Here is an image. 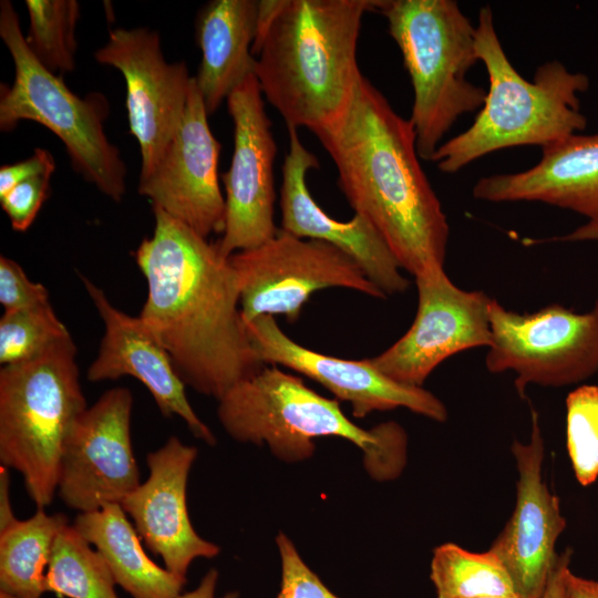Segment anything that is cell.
Wrapping results in <instances>:
<instances>
[{
    "mask_svg": "<svg viewBox=\"0 0 598 598\" xmlns=\"http://www.w3.org/2000/svg\"><path fill=\"white\" fill-rule=\"evenodd\" d=\"M52 173L48 171L23 179L0 197L1 207L14 230L25 231L33 224L48 197Z\"/></svg>",
    "mask_w": 598,
    "mask_h": 598,
    "instance_id": "31",
    "label": "cell"
},
{
    "mask_svg": "<svg viewBox=\"0 0 598 598\" xmlns=\"http://www.w3.org/2000/svg\"><path fill=\"white\" fill-rule=\"evenodd\" d=\"M571 555L573 550L570 548L558 554L542 598H568L566 576L570 570Z\"/></svg>",
    "mask_w": 598,
    "mask_h": 598,
    "instance_id": "34",
    "label": "cell"
},
{
    "mask_svg": "<svg viewBox=\"0 0 598 598\" xmlns=\"http://www.w3.org/2000/svg\"><path fill=\"white\" fill-rule=\"evenodd\" d=\"M419 305L410 329L391 347L370 358L388 378L422 386L447 358L492 344L489 298L482 290L458 288L444 269L417 275Z\"/></svg>",
    "mask_w": 598,
    "mask_h": 598,
    "instance_id": "12",
    "label": "cell"
},
{
    "mask_svg": "<svg viewBox=\"0 0 598 598\" xmlns=\"http://www.w3.org/2000/svg\"><path fill=\"white\" fill-rule=\"evenodd\" d=\"M116 581L101 554L65 525L56 536L45 574L47 592L60 598H118Z\"/></svg>",
    "mask_w": 598,
    "mask_h": 598,
    "instance_id": "26",
    "label": "cell"
},
{
    "mask_svg": "<svg viewBox=\"0 0 598 598\" xmlns=\"http://www.w3.org/2000/svg\"><path fill=\"white\" fill-rule=\"evenodd\" d=\"M153 207V206H152ZM155 225L135 251L147 285L140 318L196 392L219 400L261 368L241 317L229 257L153 207Z\"/></svg>",
    "mask_w": 598,
    "mask_h": 598,
    "instance_id": "1",
    "label": "cell"
},
{
    "mask_svg": "<svg viewBox=\"0 0 598 598\" xmlns=\"http://www.w3.org/2000/svg\"><path fill=\"white\" fill-rule=\"evenodd\" d=\"M72 337L0 369V462L23 478L38 508L56 495L68 436L87 408Z\"/></svg>",
    "mask_w": 598,
    "mask_h": 598,
    "instance_id": "7",
    "label": "cell"
},
{
    "mask_svg": "<svg viewBox=\"0 0 598 598\" xmlns=\"http://www.w3.org/2000/svg\"><path fill=\"white\" fill-rule=\"evenodd\" d=\"M226 102L234 123V151L230 166L221 175L226 217L217 245L221 255L230 257L260 246L279 229L275 224L277 145L255 73Z\"/></svg>",
    "mask_w": 598,
    "mask_h": 598,
    "instance_id": "11",
    "label": "cell"
},
{
    "mask_svg": "<svg viewBox=\"0 0 598 598\" xmlns=\"http://www.w3.org/2000/svg\"><path fill=\"white\" fill-rule=\"evenodd\" d=\"M132 392L105 391L75 421L64 445L56 495L79 513L97 511L122 499L140 484L133 453Z\"/></svg>",
    "mask_w": 598,
    "mask_h": 598,
    "instance_id": "13",
    "label": "cell"
},
{
    "mask_svg": "<svg viewBox=\"0 0 598 598\" xmlns=\"http://www.w3.org/2000/svg\"><path fill=\"white\" fill-rule=\"evenodd\" d=\"M0 598H19V597L12 596V595L7 594L4 591H0Z\"/></svg>",
    "mask_w": 598,
    "mask_h": 598,
    "instance_id": "39",
    "label": "cell"
},
{
    "mask_svg": "<svg viewBox=\"0 0 598 598\" xmlns=\"http://www.w3.org/2000/svg\"><path fill=\"white\" fill-rule=\"evenodd\" d=\"M488 313L492 344L486 369L514 372L522 399L528 384L564 388L598 372V298L584 313L558 303L518 313L492 299Z\"/></svg>",
    "mask_w": 598,
    "mask_h": 598,
    "instance_id": "9",
    "label": "cell"
},
{
    "mask_svg": "<svg viewBox=\"0 0 598 598\" xmlns=\"http://www.w3.org/2000/svg\"><path fill=\"white\" fill-rule=\"evenodd\" d=\"M0 37L14 64L12 84L0 86V130L11 131L20 121L45 126L62 141L74 169L104 195L121 202L126 167L104 131L110 112L104 95L91 93L82 99L62 76L43 66L29 49L8 0L0 2Z\"/></svg>",
    "mask_w": 598,
    "mask_h": 598,
    "instance_id": "8",
    "label": "cell"
},
{
    "mask_svg": "<svg viewBox=\"0 0 598 598\" xmlns=\"http://www.w3.org/2000/svg\"><path fill=\"white\" fill-rule=\"evenodd\" d=\"M380 0L258 1L254 73L287 128L313 134L348 112L362 75L357 48L362 18Z\"/></svg>",
    "mask_w": 598,
    "mask_h": 598,
    "instance_id": "3",
    "label": "cell"
},
{
    "mask_svg": "<svg viewBox=\"0 0 598 598\" xmlns=\"http://www.w3.org/2000/svg\"><path fill=\"white\" fill-rule=\"evenodd\" d=\"M289 150L282 165L280 189L281 230L303 239L331 244L349 255L367 278L386 297L410 287L389 246L363 216L348 221L329 216L312 198L307 175L319 167L318 157L300 141L298 130L288 127Z\"/></svg>",
    "mask_w": 598,
    "mask_h": 598,
    "instance_id": "20",
    "label": "cell"
},
{
    "mask_svg": "<svg viewBox=\"0 0 598 598\" xmlns=\"http://www.w3.org/2000/svg\"><path fill=\"white\" fill-rule=\"evenodd\" d=\"M229 261L238 280L244 322L281 315L293 323L313 292L332 287L386 298L338 247L298 238L280 228L260 246L235 252Z\"/></svg>",
    "mask_w": 598,
    "mask_h": 598,
    "instance_id": "10",
    "label": "cell"
},
{
    "mask_svg": "<svg viewBox=\"0 0 598 598\" xmlns=\"http://www.w3.org/2000/svg\"><path fill=\"white\" fill-rule=\"evenodd\" d=\"M69 524L62 513L44 508L0 533V591L19 598H41L56 536Z\"/></svg>",
    "mask_w": 598,
    "mask_h": 598,
    "instance_id": "24",
    "label": "cell"
},
{
    "mask_svg": "<svg viewBox=\"0 0 598 598\" xmlns=\"http://www.w3.org/2000/svg\"><path fill=\"white\" fill-rule=\"evenodd\" d=\"M9 467L0 466V533L4 532L19 519L14 515L10 497V473Z\"/></svg>",
    "mask_w": 598,
    "mask_h": 598,
    "instance_id": "35",
    "label": "cell"
},
{
    "mask_svg": "<svg viewBox=\"0 0 598 598\" xmlns=\"http://www.w3.org/2000/svg\"><path fill=\"white\" fill-rule=\"evenodd\" d=\"M217 401V417L233 440L265 444L280 461L308 460L316 439L337 436L362 450L372 478H395L405 465L408 439L401 425L385 422L361 429L344 415L337 399L320 395L278 365H265Z\"/></svg>",
    "mask_w": 598,
    "mask_h": 598,
    "instance_id": "4",
    "label": "cell"
},
{
    "mask_svg": "<svg viewBox=\"0 0 598 598\" xmlns=\"http://www.w3.org/2000/svg\"><path fill=\"white\" fill-rule=\"evenodd\" d=\"M197 453L195 446L171 436L147 454V480L120 503L147 548L183 577L195 559L220 553L218 545L197 534L188 515L186 488Z\"/></svg>",
    "mask_w": 598,
    "mask_h": 598,
    "instance_id": "18",
    "label": "cell"
},
{
    "mask_svg": "<svg viewBox=\"0 0 598 598\" xmlns=\"http://www.w3.org/2000/svg\"><path fill=\"white\" fill-rule=\"evenodd\" d=\"M258 1L213 0L196 21L202 61L194 76L208 114H213L254 73Z\"/></svg>",
    "mask_w": 598,
    "mask_h": 598,
    "instance_id": "22",
    "label": "cell"
},
{
    "mask_svg": "<svg viewBox=\"0 0 598 598\" xmlns=\"http://www.w3.org/2000/svg\"><path fill=\"white\" fill-rule=\"evenodd\" d=\"M568 598H598V581L573 574L566 576Z\"/></svg>",
    "mask_w": 598,
    "mask_h": 598,
    "instance_id": "37",
    "label": "cell"
},
{
    "mask_svg": "<svg viewBox=\"0 0 598 598\" xmlns=\"http://www.w3.org/2000/svg\"><path fill=\"white\" fill-rule=\"evenodd\" d=\"M25 7L29 16L25 41L37 60L53 73L74 70L78 1L27 0Z\"/></svg>",
    "mask_w": 598,
    "mask_h": 598,
    "instance_id": "27",
    "label": "cell"
},
{
    "mask_svg": "<svg viewBox=\"0 0 598 598\" xmlns=\"http://www.w3.org/2000/svg\"><path fill=\"white\" fill-rule=\"evenodd\" d=\"M413 87L410 121L420 158L431 161L445 134L481 110L486 91L466 80L477 62L475 27L454 0H380Z\"/></svg>",
    "mask_w": 598,
    "mask_h": 598,
    "instance_id": "6",
    "label": "cell"
},
{
    "mask_svg": "<svg viewBox=\"0 0 598 598\" xmlns=\"http://www.w3.org/2000/svg\"><path fill=\"white\" fill-rule=\"evenodd\" d=\"M578 240H598V220H588L585 225L578 227L568 235L551 237L547 239L535 240V244L548 241H578Z\"/></svg>",
    "mask_w": 598,
    "mask_h": 598,
    "instance_id": "38",
    "label": "cell"
},
{
    "mask_svg": "<svg viewBox=\"0 0 598 598\" xmlns=\"http://www.w3.org/2000/svg\"><path fill=\"white\" fill-rule=\"evenodd\" d=\"M518 173L480 178L473 196L486 202H542L598 220V133L573 134L542 148Z\"/></svg>",
    "mask_w": 598,
    "mask_h": 598,
    "instance_id": "21",
    "label": "cell"
},
{
    "mask_svg": "<svg viewBox=\"0 0 598 598\" xmlns=\"http://www.w3.org/2000/svg\"><path fill=\"white\" fill-rule=\"evenodd\" d=\"M478 60L485 65L489 87L473 124L442 143L431 162L447 174L456 173L492 152L525 145L542 148L587 126L579 94L589 78L570 72L561 62L537 68L534 81L524 79L509 62L496 33L488 6L480 10L475 27Z\"/></svg>",
    "mask_w": 598,
    "mask_h": 598,
    "instance_id": "5",
    "label": "cell"
},
{
    "mask_svg": "<svg viewBox=\"0 0 598 598\" xmlns=\"http://www.w3.org/2000/svg\"><path fill=\"white\" fill-rule=\"evenodd\" d=\"M72 525L101 554L116 585L132 598H176L186 577L152 560L120 504L78 513Z\"/></svg>",
    "mask_w": 598,
    "mask_h": 598,
    "instance_id": "23",
    "label": "cell"
},
{
    "mask_svg": "<svg viewBox=\"0 0 598 598\" xmlns=\"http://www.w3.org/2000/svg\"><path fill=\"white\" fill-rule=\"evenodd\" d=\"M315 135L354 214L373 225L401 269L414 277L444 269L450 227L420 164L410 118L361 75L344 116Z\"/></svg>",
    "mask_w": 598,
    "mask_h": 598,
    "instance_id": "2",
    "label": "cell"
},
{
    "mask_svg": "<svg viewBox=\"0 0 598 598\" xmlns=\"http://www.w3.org/2000/svg\"><path fill=\"white\" fill-rule=\"evenodd\" d=\"M71 338L51 303L3 312L0 319V363L2 367L33 360Z\"/></svg>",
    "mask_w": 598,
    "mask_h": 598,
    "instance_id": "28",
    "label": "cell"
},
{
    "mask_svg": "<svg viewBox=\"0 0 598 598\" xmlns=\"http://www.w3.org/2000/svg\"><path fill=\"white\" fill-rule=\"evenodd\" d=\"M81 280L104 323L97 355L86 372L87 380L101 382L125 375L138 380L164 416H178L195 437L214 445L216 437L192 408L186 385L168 353L142 319L117 309L105 292L83 275Z\"/></svg>",
    "mask_w": 598,
    "mask_h": 598,
    "instance_id": "19",
    "label": "cell"
},
{
    "mask_svg": "<svg viewBox=\"0 0 598 598\" xmlns=\"http://www.w3.org/2000/svg\"><path fill=\"white\" fill-rule=\"evenodd\" d=\"M245 327L261 363L291 369L320 383L337 400L349 402L354 417L405 408L435 422L447 420L446 406L436 395L388 378L370 359L347 360L305 348L279 328L274 316L257 317Z\"/></svg>",
    "mask_w": 598,
    "mask_h": 598,
    "instance_id": "16",
    "label": "cell"
},
{
    "mask_svg": "<svg viewBox=\"0 0 598 598\" xmlns=\"http://www.w3.org/2000/svg\"><path fill=\"white\" fill-rule=\"evenodd\" d=\"M517 468L516 503L506 525L492 543L518 598H542L558 554L556 543L566 527L559 498L543 477L544 439L538 413L532 408V432L526 443L514 440Z\"/></svg>",
    "mask_w": 598,
    "mask_h": 598,
    "instance_id": "17",
    "label": "cell"
},
{
    "mask_svg": "<svg viewBox=\"0 0 598 598\" xmlns=\"http://www.w3.org/2000/svg\"><path fill=\"white\" fill-rule=\"evenodd\" d=\"M276 544L281 563V579L275 598H340L303 561L286 534L280 532Z\"/></svg>",
    "mask_w": 598,
    "mask_h": 598,
    "instance_id": "30",
    "label": "cell"
},
{
    "mask_svg": "<svg viewBox=\"0 0 598 598\" xmlns=\"http://www.w3.org/2000/svg\"><path fill=\"white\" fill-rule=\"evenodd\" d=\"M430 577L436 598L517 597L505 566L489 549L442 544L433 550Z\"/></svg>",
    "mask_w": 598,
    "mask_h": 598,
    "instance_id": "25",
    "label": "cell"
},
{
    "mask_svg": "<svg viewBox=\"0 0 598 598\" xmlns=\"http://www.w3.org/2000/svg\"><path fill=\"white\" fill-rule=\"evenodd\" d=\"M483 598H518V597H483Z\"/></svg>",
    "mask_w": 598,
    "mask_h": 598,
    "instance_id": "40",
    "label": "cell"
},
{
    "mask_svg": "<svg viewBox=\"0 0 598 598\" xmlns=\"http://www.w3.org/2000/svg\"><path fill=\"white\" fill-rule=\"evenodd\" d=\"M566 445L577 482L598 478V385L584 384L566 398Z\"/></svg>",
    "mask_w": 598,
    "mask_h": 598,
    "instance_id": "29",
    "label": "cell"
},
{
    "mask_svg": "<svg viewBox=\"0 0 598 598\" xmlns=\"http://www.w3.org/2000/svg\"><path fill=\"white\" fill-rule=\"evenodd\" d=\"M195 78L182 123L138 193L207 238L225 228L226 204L218 181L220 143L215 138Z\"/></svg>",
    "mask_w": 598,
    "mask_h": 598,
    "instance_id": "15",
    "label": "cell"
},
{
    "mask_svg": "<svg viewBox=\"0 0 598 598\" xmlns=\"http://www.w3.org/2000/svg\"><path fill=\"white\" fill-rule=\"evenodd\" d=\"M55 163L50 152L35 148L33 154L14 164L0 167V197L7 194L13 186L35 174L54 171Z\"/></svg>",
    "mask_w": 598,
    "mask_h": 598,
    "instance_id": "33",
    "label": "cell"
},
{
    "mask_svg": "<svg viewBox=\"0 0 598 598\" xmlns=\"http://www.w3.org/2000/svg\"><path fill=\"white\" fill-rule=\"evenodd\" d=\"M0 303L4 312L19 311L50 303V296L16 260L0 256Z\"/></svg>",
    "mask_w": 598,
    "mask_h": 598,
    "instance_id": "32",
    "label": "cell"
},
{
    "mask_svg": "<svg viewBox=\"0 0 598 598\" xmlns=\"http://www.w3.org/2000/svg\"><path fill=\"white\" fill-rule=\"evenodd\" d=\"M219 574L217 569H209L200 579L196 588L182 592L176 598H239L238 591H228L221 596H216Z\"/></svg>",
    "mask_w": 598,
    "mask_h": 598,
    "instance_id": "36",
    "label": "cell"
},
{
    "mask_svg": "<svg viewBox=\"0 0 598 598\" xmlns=\"http://www.w3.org/2000/svg\"><path fill=\"white\" fill-rule=\"evenodd\" d=\"M94 56L125 79L130 133L141 151L140 177H145L182 123L193 76L184 62L165 60L158 33L146 28L110 30Z\"/></svg>",
    "mask_w": 598,
    "mask_h": 598,
    "instance_id": "14",
    "label": "cell"
}]
</instances>
